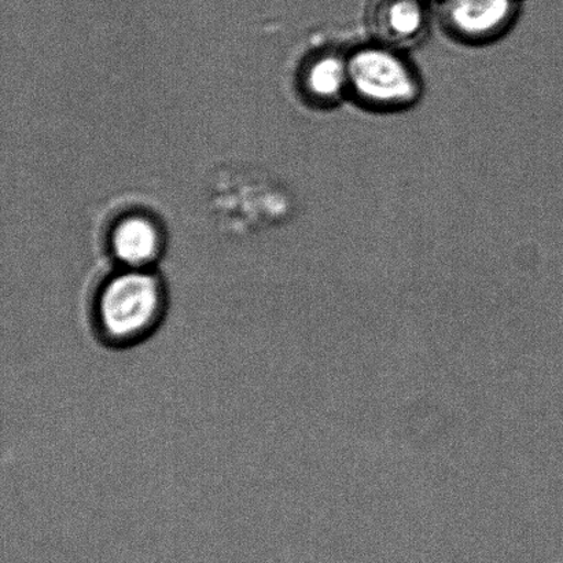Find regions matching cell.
Listing matches in <instances>:
<instances>
[{"label":"cell","mask_w":563,"mask_h":563,"mask_svg":"<svg viewBox=\"0 0 563 563\" xmlns=\"http://www.w3.org/2000/svg\"><path fill=\"white\" fill-rule=\"evenodd\" d=\"M350 92L366 107L396 110L417 101L421 85L405 55L389 44L356 49L347 57Z\"/></svg>","instance_id":"2"},{"label":"cell","mask_w":563,"mask_h":563,"mask_svg":"<svg viewBox=\"0 0 563 563\" xmlns=\"http://www.w3.org/2000/svg\"><path fill=\"white\" fill-rule=\"evenodd\" d=\"M162 284L147 273L129 272L110 278L92 302V333L110 347H130L151 339L165 317Z\"/></svg>","instance_id":"1"},{"label":"cell","mask_w":563,"mask_h":563,"mask_svg":"<svg viewBox=\"0 0 563 563\" xmlns=\"http://www.w3.org/2000/svg\"><path fill=\"white\" fill-rule=\"evenodd\" d=\"M445 20L466 41H489L500 35L515 16L512 0H449Z\"/></svg>","instance_id":"3"},{"label":"cell","mask_w":563,"mask_h":563,"mask_svg":"<svg viewBox=\"0 0 563 563\" xmlns=\"http://www.w3.org/2000/svg\"><path fill=\"white\" fill-rule=\"evenodd\" d=\"M112 246L120 262L141 268L156 257L159 247L158 233L146 219H125L114 230Z\"/></svg>","instance_id":"4"},{"label":"cell","mask_w":563,"mask_h":563,"mask_svg":"<svg viewBox=\"0 0 563 563\" xmlns=\"http://www.w3.org/2000/svg\"><path fill=\"white\" fill-rule=\"evenodd\" d=\"M306 88L309 96L320 102H333L350 91L347 58L336 54L320 55L309 64L306 71Z\"/></svg>","instance_id":"6"},{"label":"cell","mask_w":563,"mask_h":563,"mask_svg":"<svg viewBox=\"0 0 563 563\" xmlns=\"http://www.w3.org/2000/svg\"><path fill=\"white\" fill-rule=\"evenodd\" d=\"M423 9L416 0H390L378 14V27L389 46L416 42L424 31Z\"/></svg>","instance_id":"5"}]
</instances>
